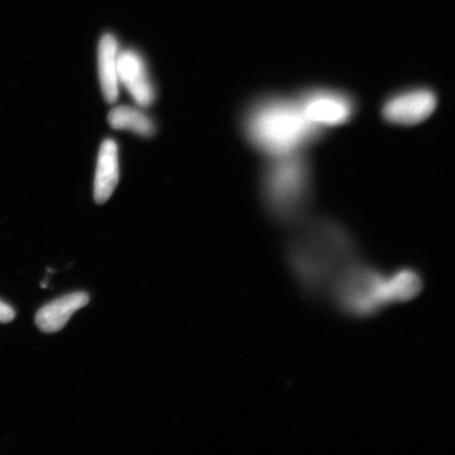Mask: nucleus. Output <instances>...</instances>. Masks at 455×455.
Here are the masks:
<instances>
[{
	"instance_id": "obj_6",
	"label": "nucleus",
	"mask_w": 455,
	"mask_h": 455,
	"mask_svg": "<svg viewBox=\"0 0 455 455\" xmlns=\"http://www.w3.org/2000/svg\"><path fill=\"white\" fill-rule=\"evenodd\" d=\"M437 101L435 91L426 85L398 90L383 102L382 116L395 126H415L431 116L436 109Z\"/></svg>"
},
{
	"instance_id": "obj_8",
	"label": "nucleus",
	"mask_w": 455,
	"mask_h": 455,
	"mask_svg": "<svg viewBox=\"0 0 455 455\" xmlns=\"http://www.w3.org/2000/svg\"><path fill=\"white\" fill-rule=\"evenodd\" d=\"M89 295L84 292H74L51 301L37 312L36 322L44 332H59L69 322L71 316L87 306Z\"/></svg>"
},
{
	"instance_id": "obj_2",
	"label": "nucleus",
	"mask_w": 455,
	"mask_h": 455,
	"mask_svg": "<svg viewBox=\"0 0 455 455\" xmlns=\"http://www.w3.org/2000/svg\"><path fill=\"white\" fill-rule=\"evenodd\" d=\"M242 130L253 149L266 158L307 152L327 135L307 118L295 94L283 93H264L250 101Z\"/></svg>"
},
{
	"instance_id": "obj_9",
	"label": "nucleus",
	"mask_w": 455,
	"mask_h": 455,
	"mask_svg": "<svg viewBox=\"0 0 455 455\" xmlns=\"http://www.w3.org/2000/svg\"><path fill=\"white\" fill-rule=\"evenodd\" d=\"M119 180L118 147L113 140L102 142L96 164L94 180V198L96 203L104 204L112 196Z\"/></svg>"
},
{
	"instance_id": "obj_4",
	"label": "nucleus",
	"mask_w": 455,
	"mask_h": 455,
	"mask_svg": "<svg viewBox=\"0 0 455 455\" xmlns=\"http://www.w3.org/2000/svg\"><path fill=\"white\" fill-rule=\"evenodd\" d=\"M329 298L347 315L365 318L394 305L389 275L362 259L348 267L334 283Z\"/></svg>"
},
{
	"instance_id": "obj_12",
	"label": "nucleus",
	"mask_w": 455,
	"mask_h": 455,
	"mask_svg": "<svg viewBox=\"0 0 455 455\" xmlns=\"http://www.w3.org/2000/svg\"><path fill=\"white\" fill-rule=\"evenodd\" d=\"M15 311L12 307L0 300V323H10L14 320Z\"/></svg>"
},
{
	"instance_id": "obj_5",
	"label": "nucleus",
	"mask_w": 455,
	"mask_h": 455,
	"mask_svg": "<svg viewBox=\"0 0 455 455\" xmlns=\"http://www.w3.org/2000/svg\"><path fill=\"white\" fill-rule=\"evenodd\" d=\"M295 96L307 118L325 131L348 124L360 109L354 93L338 88L316 85L300 90Z\"/></svg>"
},
{
	"instance_id": "obj_11",
	"label": "nucleus",
	"mask_w": 455,
	"mask_h": 455,
	"mask_svg": "<svg viewBox=\"0 0 455 455\" xmlns=\"http://www.w3.org/2000/svg\"><path fill=\"white\" fill-rule=\"evenodd\" d=\"M113 129L128 130L145 138L156 132V124L149 116L141 110L130 106L114 108L108 116Z\"/></svg>"
},
{
	"instance_id": "obj_10",
	"label": "nucleus",
	"mask_w": 455,
	"mask_h": 455,
	"mask_svg": "<svg viewBox=\"0 0 455 455\" xmlns=\"http://www.w3.org/2000/svg\"><path fill=\"white\" fill-rule=\"evenodd\" d=\"M119 44L113 34H105L99 44V76L102 94L108 102H116L119 96Z\"/></svg>"
},
{
	"instance_id": "obj_1",
	"label": "nucleus",
	"mask_w": 455,
	"mask_h": 455,
	"mask_svg": "<svg viewBox=\"0 0 455 455\" xmlns=\"http://www.w3.org/2000/svg\"><path fill=\"white\" fill-rule=\"evenodd\" d=\"M286 256L295 281L318 299L329 298L341 273L361 259L355 236L343 224L310 216L293 228Z\"/></svg>"
},
{
	"instance_id": "obj_7",
	"label": "nucleus",
	"mask_w": 455,
	"mask_h": 455,
	"mask_svg": "<svg viewBox=\"0 0 455 455\" xmlns=\"http://www.w3.org/2000/svg\"><path fill=\"white\" fill-rule=\"evenodd\" d=\"M119 84L141 108L149 107L156 100V89L151 82L146 62L134 50H122L118 54Z\"/></svg>"
},
{
	"instance_id": "obj_3",
	"label": "nucleus",
	"mask_w": 455,
	"mask_h": 455,
	"mask_svg": "<svg viewBox=\"0 0 455 455\" xmlns=\"http://www.w3.org/2000/svg\"><path fill=\"white\" fill-rule=\"evenodd\" d=\"M259 190L261 206L278 225L294 228L308 219L315 175L307 153L266 158Z\"/></svg>"
}]
</instances>
